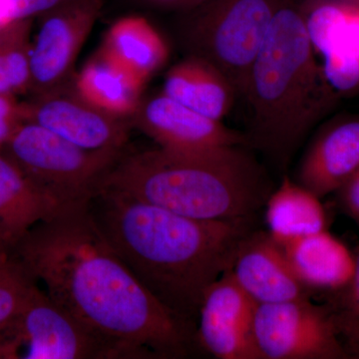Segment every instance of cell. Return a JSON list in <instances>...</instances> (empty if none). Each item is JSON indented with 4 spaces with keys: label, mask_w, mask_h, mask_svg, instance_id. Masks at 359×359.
<instances>
[{
    "label": "cell",
    "mask_w": 359,
    "mask_h": 359,
    "mask_svg": "<svg viewBox=\"0 0 359 359\" xmlns=\"http://www.w3.org/2000/svg\"><path fill=\"white\" fill-rule=\"evenodd\" d=\"M132 1L138 6L148 7V8L176 11L183 14L202 6L207 0H132Z\"/></svg>",
    "instance_id": "28"
},
{
    "label": "cell",
    "mask_w": 359,
    "mask_h": 359,
    "mask_svg": "<svg viewBox=\"0 0 359 359\" xmlns=\"http://www.w3.org/2000/svg\"><path fill=\"white\" fill-rule=\"evenodd\" d=\"M23 122L20 103L11 94H0V149Z\"/></svg>",
    "instance_id": "27"
},
{
    "label": "cell",
    "mask_w": 359,
    "mask_h": 359,
    "mask_svg": "<svg viewBox=\"0 0 359 359\" xmlns=\"http://www.w3.org/2000/svg\"><path fill=\"white\" fill-rule=\"evenodd\" d=\"M63 205L35 185L0 149V231L11 249Z\"/></svg>",
    "instance_id": "19"
},
{
    "label": "cell",
    "mask_w": 359,
    "mask_h": 359,
    "mask_svg": "<svg viewBox=\"0 0 359 359\" xmlns=\"http://www.w3.org/2000/svg\"><path fill=\"white\" fill-rule=\"evenodd\" d=\"M130 122L166 150L197 152L222 146L248 147L245 133L186 107L163 92L143 97Z\"/></svg>",
    "instance_id": "13"
},
{
    "label": "cell",
    "mask_w": 359,
    "mask_h": 359,
    "mask_svg": "<svg viewBox=\"0 0 359 359\" xmlns=\"http://www.w3.org/2000/svg\"><path fill=\"white\" fill-rule=\"evenodd\" d=\"M230 273L257 304L313 299L295 276L282 245L268 231L254 230L243 241Z\"/></svg>",
    "instance_id": "14"
},
{
    "label": "cell",
    "mask_w": 359,
    "mask_h": 359,
    "mask_svg": "<svg viewBox=\"0 0 359 359\" xmlns=\"http://www.w3.org/2000/svg\"><path fill=\"white\" fill-rule=\"evenodd\" d=\"M254 337L261 359H347L332 314L311 299L257 304Z\"/></svg>",
    "instance_id": "8"
},
{
    "label": "cell",
    "mask_w": 359,
    "mask_h": 359,
    "mask_svg": "<svg viewBox=\"0 0 359 359\" xmlns=\"http://www.w3.org/2000/svg\"><path fill=\"white\" fill-rule=\"evenodd\" d=\"M74 80V79H73ZM23 122H33L87 150H126L131 122L84 100L73 81L20 103Z\"/></svg>",
    "instance_id": "10"
},
{
    "label": "cell",
    "mask_w": 359,
    "mask_h": 359,
    "mask_svg": "<svg viewBox=\"0 0 359 359\" xmlns=\"http://www.w3.org/2000/svg\"><path fill=\"white\" fill-rule=\"evenodd\" d=\"M162 92L217 121H223L238 97L230 80L216 66L189 55L167 71Z\"/></svg>",
    "instance_id": "17"
},
{
    "label": "cell",
    "mask_w": 359,
    "mask_h": 359,
    "mask_svg": "<svg viewBox=\"0 0 359 359\" xmlns=\"http://www.w3.org/2000/svg\"><path fill=\"white\" fill-rule=\"evenodd\" d=\"M1 151L47 195L68 205L93 200L103 179L126 150H87L25 121Z\"/></svg>",
    "instance_id": "6"
},
{
    "label": "cell",
    "mask_w": 359,
    "mask_h": 359,
    "mask_svg": "<svg viewBox=\"0 0 359 359\" xmlns=\"http://www.w3.org/2000/svg\"><path fill=\"white\" fill-rule=\"evenodd\" d=\"M280 245L295 276L313 297L330 299L353 278L355 254L328 229Z\"/></svg>",
    "instance_id": "16"
},
{
    "label": "cell",
    "mask_w": 359,
    "mask_h": 359,
    "mask_svg": "<svg viewBox=\"0 0 359 359\" xmlns=\"http://www.w3.org/2000/svg\"><path fill=\"white\" fill-rule=\"evenodd\" d=\"M257 304L226 271L201 304L196 341L219 359H261L254 337Z\"/></svg>",
    "instance_id": "12"
},
{
    "label": "cell",
    "mask_w": 359,
    "mask_h": 359,
    "mask_svg": "<svg viewBox=\"0 0 359 359\" xmlns=\"http://www.w3.org/2000/svg\"><path fill=\"white\" fill-rule=\"evenodd\" d=\"M101 51L147 83L166 65L170 49L155 26L140 15H127L110 25Z\"/></svg>",
    "instance_id": "20"
},
{
    "label": "cell",
    "mask_w": 359,
    "mask_h": 359,
    "mask_svg": "<svg viewBox=\"0 0 359 359\" xmlns=\"http://www.w3.org/2000/svg\"><path fill=\"white\" fill-rule=\"evenodd\" d=\"M13 255V249L0 231V263L8 261Z\"/></svg>",
    "instance_id": "29"
},
{
    "label": "cell",
    "mask_w": 359,
    "mask_h": 359,
    "mask_svg": "<svg viewBox=\"0 0 359 359\" xmlns=\"http://www.w3.org/2000/svg\"><path fill=\"white\" fill-rule=\"evenodd\" d=\"M114 359L118 349L35 287L0 341V359Z\"/></svg>",
    "instance_id": "7"
},
{
    "label": "cell",
    "mask_w": 359,
    "mask_h": 359,
    "mask_svg": "<svg viewBox=\"0 0 359 359\" xmlns=\"http://www.w3.org/2000/svg\"><path fill=\"white\" fill-rule=\"evenodd\" d=\"M36 282L11 257L0 263V341L9 327L25 306Z\"/></svg>",
    "instance_id": "24"
},
{
    "label": "cell",
    "mask_w": 359,
    "mask_h": 359,
    "mask_svg": "<svg viewBox=\"0 0 359 359\" xmlns=\"http://www.w3.org/2000/svg\"><path fill=\"white\" fill-rule=\"evenodd\" d=\"M302 15L330 88L359 93V0H316Z\"/></svg>",
    "instance_id": "11"
},
{
    "label": "cell",
    "mask_w": 359,
    "mask_h": 359,
    "mask_svg": "<svg viewBox=\"0 0 359 359\" xmlns=\"http://www.w3.org/2000/svg\"><path fill=\"white\" fill-rule=\"evenodd\" d=\"M247 146L197 152L158 148L123 153L99 191H114L188 218H255L273 187ZM98 191V192H99Z\"/></svg>",
    "instance_id": "3"
},
{
    "label": "cell",
    "mask_w": 359,
    "mask_h": 359,
    "mask_svg": "<svg viewBox=\"0 0 359 359\" xmlns=\"http://www.w3.org/2000/svg\"><path fill=\"white\" fill-rule=\"evenodd\" d=\"M359 167V115L328 122L316 133L297 169V183L323 199Z\"/></svg>",
    "instance_id": "15"
},
{
    "label": "cell",
    "mask_w": 359,
    "mask_h": 359,
    "mask_svg": "<svg viewBox=\"0 0 359 359\" xmlns=\"http://www.w3.org/2000/svg\"><path fill=\"white\" fill-rule=\"evenodd\" d=\"M73 85L97 109L131 121L143 99L146 83L98 49L75 73Z\"/></svg>",
    "instance_id": "18"
},
{
    "label": "cell",
    "mask_w": 359,
    "mask_h": 359,
    "mask_svg": "<svg viewBox=\"0 0 359 359\" xmlns=\"http://www.w3.org/2000/svg\"><path fill=\"white\" fill-rule=\"evenodd\" d=\"M355 269L353 278L339 294L325 299L337 334L351 358H359V245L354 250Z\"/></svg>",
    "instance_id": "23"
},
{
    "label": "cell",
    "mask_w": 359,
    "mask_h": 359,
    "mask_svg": "<svg viewBox=\"0 0 359 359\" xmlns=\"http://www.w3.org/2000/svg\"><path fill=\"white\" fill-rule=\"evenodd\" d=\"M334 194L340 211L359 226V167Z\"/></svg>",
    "instance_id": "26"
},
{
    "label": "cell",
    "mask_w": 359,
    "mask_h": 359,
    "mask_svg": "<svg viewBox=\"0 0 359 359\" xmlns=\"http://www.w3.org/2000/svg\"><path fill=\"white\" fill-rule=\"evenodd\" d=\"M32 22L18 20L0 29V94L28 92Z\"/></svg>",
    "instance_id": "22"
},
{
    "label": "cell",
    "mask_w": 359,
    "mask_h": 359,
    "mask_svg": "<svg viewBox=\"0 0 359 359\" xmlns=\"http://www.w3.org/2000/svg\"><path fill=\"white\" fill-rule=\"evenodd\" d=\"M73 0H0V29L18 20H34Z\"/></svg>",
    "instance_id": "25"
},
{
    "label": "cell",
    "mask_w": 359,
    "mask_h": 359,
    "mask_svg": "<svg viewBox=\"0 0 359 359\" xmlns=\"http://www.w3.org/2000/svg\"><path fill=\"white\" fill-rule=\"evenodd\" d=\"M103 0H73L39 16L32 42L28 92L39 95L70 83L75 61L93 29Z\"/></svg>",
    "instance_id": "9"
},
{
    "label": "cell",
    "mask_w": 359,
    "mask_h": 359,
    "mask_svg": "<svg viewBox=\"0 0 359 359\" xmlns=\"http://www.w3.org/2000/svg\"><path fill=\"white\" fill-rule=\"evenodd\" d=\"M264 209L268 233L280 245L328 229L320 198L287 175L269 196Z\"/></svg>",
    "instance_id": "21"
},
{
    "label": "cell",
    "mask_w": 359,
    "mask_h": 359,
    "mask_svg": "<svg viewBox=\"0 0 359 359\" xmlns=\"http://www.w3.org/2000/svg\"><path fill=\"white\" fill-rule=\"evenodd\" d=\"M52 301L118 349L122 358H182L196 327L175 316L132 273L99 228L90 202L63 205L13 248Z\"/></svg>",
    "instance_id": "1"
},
{
    "label": "cell",
    "mask_w": 359,
    "mask_h": 359,
    "mask_svg": "<svg viewBox=\"0 0 359 359\" xmlns=\"http://www.w3.org/2000/svg\"><path fill=\"white\" fill-rule=\"evenodd\" d=\"M243 98L248 148L285 170L309 132L335 106L299 9L282 0L250 69Z\"/></svg>",
    "instance_id": "4"
},
{
    "label": "cell",
    "mask_w": 359,
    "mask_h": 359,
    "mask_svg": "<svg viewBox=\"0 0 359 359\" xmlns=\"http://www.w3.org/2000/svg\"><path fill=\"white\" fill-rule=\"evenodd\" d=\"M91 211L139 282L195 327L205 292L230 271L243 241L255 230V218H188L105 189L91 201Z\"/></svg>",
    "instance_id": "2"
},
{
    "label": "cell",
    "mask_w": 359,
    "mask_h": 359,
    "mask_svg": "<svg viewBox=\"0 0 359 359\" xmlns=\"http://www.w3.org/2000/svg\"><path fill=\"white\" fill-rule=\"evenodd\" d=\"M282 0H207L180 14L177 39L186 55L204 59L245 95L250 72Z\"/></svg>",
    "instance_id": "5"
}]
</instances>
